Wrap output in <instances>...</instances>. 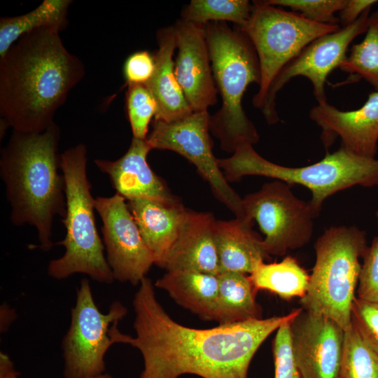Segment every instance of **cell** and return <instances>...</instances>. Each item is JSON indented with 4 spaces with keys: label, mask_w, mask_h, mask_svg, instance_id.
Here are the masks:
<instances>
[{
    "label": "cell",
    "mask_w": 378,
    "mask_h": 378,
    "mask_svg": "<svg viewBox=\"0 0 378 378\" xmlns=\"http://www.w3.org/2000/svg\"><path fill=\"white\" fill-rule=\"evenodd\" d=\"M346 0H267V4L287 7L312 22L325 24H339L335 16Z\"/></svg>",
    "instance_id": "f546056e"
},
{
    "label": "cell",
    "mask_w": 378,
    "mask_h": 378,
    "mask_svg": "<svg viewBox=\"0 0 378 378\" xmlns=\"http://www.w3.org/2000/svg\"><path fill=\"white\" fill-rule=\"evenodd\" d=\"M59 139L55 122L41 133L13 131L1 153L0 174L11 207L10 220L15 225L34 227L43 251L53 246L55 217L64 218L66 213L65 183L59 172Z\"/></svg>",
    "instance_id": "3957f363"
},
{
    "label": "cell",
    "mask_w": 378,
    "mask_h": 378,
    "mask_svg": "<svg viewBox=\"0 0 378 378\" xmlns=\"http://www.w3.org/2000/svg\"><path fill=\"white\" fill-rule=\"evenodd\" d=\"M114 301L106 314L95 304L88 279L81 280L71 312L69 328L62 340L65 378H88L104 373V358L115 343L112 329L127 314Z\"/></svg>",
    "instance_id": "9c48e42d"
},
{
    "label": "cell",
    "mask_w": 378,
    "mask_h": 378,
    "mask_svg": "<svg viewBox=\"0 0 378 378\" xmlns=\"http://www.w3.org/2000/svg\"><path fill=\"white\" fill-rule=\"evenodd\" d=\"M376 216H377V218L378 220V211L376 212Z\"/></svg>",
    "instance_id": "8d00e7d4"
},
{
    "label": "cell",
    "mask_w": 378,
    "mask_h": 378,
    "mask_svg": "<svg viewBox=\"0 0 378 378\" xmlns=\"http://www.w3.org/2000/svg\"><path fill=\"white\" fill-rule=\"evenodd\" d=\"M309 117L321 127V139L326 148L340 137L344 149L374 158L378 142V91L372 92L358 109L343 111L326 102L314 106Z\"/></svg>",
    "instance_id": "2e32d148"
},
{
    "label": "cell",
    "mask_w": 378,
    "mask_h": 378,
    "mask_svg": "<svg viewBox=\"0 0 378 378\" xmlns=\"http://www.w3.org/2000/svg\"><path fill=\"white\" fill-rule=\"evenodd\" d=\"M87 161V148L83 144L60 155L65 183L66 213L62 221L66 234L58 244L65 251L62 256L50 262L48 274L57 280L85 274L97 282L110 284L114 278L95 224L94 198L88 178Z\"/></svg>",
    "instance_id": "5b68a950"
},
{
    "label": "cell",
    "mask_w": 378,
    "mask_h": 378,
    "mask_svg": "<svg viewBox=\"0 0 378 378\" xmlns=\"http://www.w3.org/2000/svg\"><path fill=\"white\" fill-rule=\"evenodd\" d=\"M154 286L165 290L180 306L205 321H214L218 275L192 271H168Z\"/></svg>",
    "instance_id": "7402d4cb"
},
{
    "label": "cell",
    "mask_w": 378,
    "mask_h": 378,
    "mask_svg": "<svg viewBox=\"0 0 378 378\" xmlns=\"http://www.w3.org/2000/svg\"><path fill=\"white\" fill-rule=\"evenodd\" d=\"M209 117L204 111L169 122L154 120L147 143L152 149L169 150L186 158L209 183L215 197L236 218H244L242 199L227 183L213 154Z\"/></svg>",
    "instance_id": "8fae6325"
},
{
    "label": "cell",
    "mask_w": 378,
    "mask_h": 378,
    "mask_svg": "<svg viewBox=\"0 0 378 378\" xmlns=\"http://www.w3.org/2000/svg\"><path fill=\"white\" fill-rule=\"evenodd\" d=\"M252 4L249 20L237 27L251 41L258 57L261 80L252 102L262 111L272 83L284 66L311 42L342 27L312 22L265 1Z\"/></svg>",
    "instance_id": "ba28073f"
},
{
    "label": "cell",
    "mask_w": 378,
    "mask_h": 378,
    "mask_svg": "<svg viewBox=\"0 0 378 378\" xmlns=\"http://www.w3.org/2000/svg\"><path fill=\"white\" fill-rule=\"evenodd\" d=\"M368 248L365 232L355 226L326 229L314 244L316 262L301 307L330 318L345 331L351 328L360 258Z\"/></svg>",
    "instance_id": "52a82bcc"
},
{
    "label": "cell",
    "mask_w": 378,
    "mask_h": 378,
    "mask_svg": "<svg viewBox=\"0 0 378 378\" xmlns=\"http://www.w3.org/2000/svg\"><path fill=\"white\" fill-rule=\"evenodd\" d=\"M0 378H20L14 363L9 356L4 352L0 353ZM88 378H113L110 374H102Z\"/></svg>",
    "instance_id": "d590c367"
},
{
    "label": "cell",
    "mask_w": 378,
    "mask_h": 378,
    "mask_svg": "<svg viewBox=\"0 0 378 378\" xmlns=\"http://www.w3.org/2000/svg\"><path fill=\"white\" fill-rule=\"evenodd\" d=\"M249 277L258 291L265 290L290 300L305 295L310 275L295 258L288 255L279 262L260 263Z\"/></svg>",
    "instance_id": "d4e9b609"
},
{
    "label": "cell",
    "mask_w": 378,
    "mask_h": 378,
    "mask_svg": "<svg viewBox=\"0 0 378 378\" xmlns=\"http://www.w3.org/2000/svg\"><path fill=\"white\" fill-rule=\"evenodd\" d=\"M252 227L253 220L246 218L216 220L214 239L220 272L251 274L260 263L270 259L263 239Z\"/></svg>",
    "instance_id": "44dd1931"
},
{
    "label": "cell",
    "mask_w": 378,
    "mask_h": 378,
    "mask_svg": "<svg viewBox=\"0 0 378 378\" xmlns=\"http://www.w3.org/2000/svg\"><path fill=\"white\" fill-rule=\"evenodd\" d=\"M341 378H378V354L352 325L344 333Z\"/></svg>",
    "instance_id": "83f0119b"
},
{
    "label": "cell",
    "mask_w": 378,
    "mask_h": 378,
    "mask_svg": "<svg viewBox=\"0 0 378 378\" xmlns=\"http://www.w3.org/2000/svg\"><path fill=\"white\" fill-rule=\"evenodd\" d=\"M158 48L153 55L155 70L144 85L154 97L158 111L155 120L173 122L193 113L174 74L173 55L176 48L174 25L164 27L156 33Z\"/></svg>",
    "instance_id": "ffe728a7"
},
{
    "label": "cell",
    "mask_w": 378,
    "mask_h": 378,
    "mask_svg": "<svg viewBox=\"0 0 378 378\" xmlns=\"http://www.w3.org/2000/svg\"><path fill=\"white\" fill-rule=\"evenodd\" d=\"M284 323L276 330L273 342L274 378H302L293 355L290 323Z\"/></svg>",
    "instance_id": "1f68e13d"
},
{
    "label": "cell",
    "mask_w": 378,
    "mask_h": 378,
    "mask_svg": "<svg viewBox=\"0 0 378 378\" xmlns=\"http://www.w3.org/2000/svg\"><path fill=\"white\" fill-rule=\"evenodd\" d=\"M216 219L209 212L190 211L178 239L159 267L168 271L220 274L214 239Z\"/></svg>",
    "instance_id": "ac0fdd59"
},
{
    "label": "cell",
    "mask_w": 378,
    "mask_h": 378,
    "mask_svg": "<svg viewBox=\"0 0 378 378\" xmlns=\"http://www.w3.org/2000/svg\"><path fill=\"white\" fill-rule=\"evenodd\" d=\"M152 150L146 139L132 138L127 151L115 160L96 159L97 167L108 175L116 193L125 200L146 199L162 202L181 200L147 162Z\"/></svg>",
    "instance_id": "e0dca14e"
},
{
    "label": "cell",
    "mask_w": 378,
    "mask_h": 378,
    "mask_svg": "<svg viewBox=\"0 0 378 378\" xmlns=\"http://www.w3.org/2000/svg\"><path fill=\"white\" fill-rule=\"evenodd\" d=\"M370 11V8L366 10L351 24L317 38L284 66L272 83L261 111L268 124L279 122L276 109V94L294 77L308 78L312 84L313 93L318 103L327 102L325 90L327 77L335 68H340L345 60L348 48L353 40L365 33Z\"/></svg>",
    "instance_id": "7c38bea8"
},
{
    "label": "cell",
    "mask_w": 378,
    "mask_h": 378,
    "mask_svg": "<svg viewBox=\"0 0 378 378\" xmlns=\"http://www.w3.org/2000/svg\"><path fill=\"white\" fill-rule=\"evenodd\" d=\"M155 70V60L146 50L130 55L124 65L126 84H145L152 77Z\"/></svg>",
    "instance_id": "836d02e7"
},
{
    "label": "cell",
    "mask_w": 378,
    "mask_h": 378,
    "mask_svg": "<svg viewBox=\"0 0 378 378\" xmlns=\"http://www.w3.org/2000/svg\"><path fill=\"white\" fill-rule=\"evenodd\" d=\"M71 0H44L31 11L0 19V57L22 36L40 29L59 32L67 25V13Z\"/></svg>",
    "instance_id": "cb8c5ba5"
},
{
    "label": "cell",
    "mask_w": 378,
    "mask_h": 378,
    "mask_svg": "<svg viewBox=\"0 0 378 378\" xmlns=\"http://www.w3.org/2000/svg\"><path fill=\"white\" fill-rule=\"evenodd\" d=\"M155 286L144 277L134 295L135 337L113 330L115 344L136 348L144 360L140 378H247L253 357L265 340L301 307L288 314L198 329L176 322L158 302Z\"/></svg>",
    "instance_id": "6da1fadb"
},
{
    "label": "cell",
    "mask_w": 378,
    "mask_h": 378,
    "mask_svg": "<svg viewBox=\"0 0 378 378\" xmlns=\"http://www.w3.org/2000/svg\"><path fill=\"white\" fill-rule=\"evenodd\" d=\"M218 289L214 320L219 325L262 318L256 301L258 290L249 275L225 272L218 275Z\"/></svg>",
    "instance_id": "603a6c76"
},
{
    "label": "cell",
    "mask_w": 378,
    "mask_h": 378,
    "mask_svg": "<svg viewBox=\"0 0 378 378\" xmlns=\"http://www.w3.org/2000/svg\"><path fill=\"white\" fill-rule=\"evenodd\" d=\"M59 33L48 28L29 32L0 57V115L13 131L44 132L85 75L83 63Z\"/></svg>",
    "instance_id": "7a4b0ae2"
},
{
    "label": "cell",
    "mask_w": 378,
    "mask_h": 378,
    "mask_svg": "<svg viewBox=\"0 0 378 378\" xmlns=\"http://www.w3.org/2000/svg\"><path fill=\"white\" fill-rule=\"evenodd\" d=\"M358 295L360 300L378 303V237L373 239L363 257Z\"/></svg>",
    "instance_id": "d6a6232c"
},
{
    "label": "cell",
    "mask_w": 378,
    "mask_h": 378,
    "mask_svg": "<svg viewBox=\"0 0 378 378\" xmlns=\"http://www.w3.org/2000/svg\"><path fill=\"white\" fill-rule=\"evenodd\" d=\"M227 181H238L244 176H261L298 184L312 192L309 201L316 217L326 200L355 186L378 185V160L357 155L342 146L320 161L303 167L275 164L259 155L250 144H241L232 155L217 159Z\"/></svg>",
    "instance_id": "8992f818"
},
{
    "label": "cell",
    "mask_w": 378,
    "mask_h": 378,
    "mask_svg": "<svg viewBox=\"0 0 378 378\" xmlns=\"http://www.w3.org/2000/svg\"><path fill=\"white\" fill-rule=\"evenodd\" d=\"M213 75L222 105L209 117L210 132L222 150L234 153L241 144H255L259 134L242 107L244 94L251 83L260 85L261 72L256 51L248 38L226 22L205 24Z\"/></svg>",
    "instance_id": "277c9868"
},
{
    "label": "cell",
    "mask_w": 378,
    "mask_h": 378,
    "mask_svg": "<svg viewBox=\"0 0 378 378\" xmlns=\"http://www.w3.org/2000/svg\"><path fill=\"white\" fill-rule=\"evenodd\" d=\"M125 200L118 193L97 197L94 207L102 221L106 258L114 280L136 286L146 277L155 259Z\"/></svg>",
    "instance_id": "4fadbf2b"
},
{
    "label": "cell",
    "mask_w": 378,
    "mask_h": 378,
    "mask_svg": "<svg viewBox=\"0 0 378 378\" xmlns=\"http://www.w3.org/2000/svg\"><path fill=\"white\" fill-rule=\"evenodd\" d=\"M377 2V0H346L344 7L338 13L341 27L355 22L366 10L371 8L372 6Z\"/></svg>",
    "instance_id": "e575fe53"
},
{
    "label": "cell",
    "mask_w": 378,
    "mask_h": 378,
    "mask_svg": "<svg viewBox=\"0 0 378 378\" xmlns=\"http://www.w3.org/2000/svg\"><path fill=\"white\" fill-rule=\"evenodd\" d=\"M290 332L302 378H341L345 330L337 322L301 307L290 323Z\"/></svg>",
    "instance_id": "5bb4252c"
},
{
    "label": "cell",
    "mask_w": 378,
    "mask_h": 378,
    "mask_svg": "<svg viewBox=\"0 0 378 378\" xmlns=\"http://www.w3.org/2000/svg\"><path fill=\"white\" fill-rule=\"evenodd\" d=\"M178 54L174 74L193 112L207 111L217 102L216 88L205 25L178 20L174 24Z\"/></svg>",
    "instance_id": "9a60e30c"
},
{
    "label": "cell",
    "mask_w": 378,
    "mask_h": 378,
    "mask_svg": "<svg viewBox=\"0 0 378 378\" xmlns=\"http://www.w3.org/2000/svg\"><path fill=\"white\" fill-rule=\"evenodd\" d=\"M351 318L352 326L362 339L378 354V303L356 298Z\"/></svg>",
    "instance_id": "4dcf8cb0"
},
{
    "label": "cell",
    "mask_w": 378,
    "mask_h": 378,
    "mask_svg": "<svg viewBox=\"0 0 378 378\" xmlns=\"http://www.w3.org/2000/svg\"><path fill=\"white\" fill-rule=\"evenodd\" d=\"M143 240L160 266L178 239L189 216L180 202H162L146 199L127 200Z\"/></svg>",
    "instance_id": "d6986e66"
},
{
    "label": "cell",
    "mask_w": 378,
    "mask_h": 378,
    "mask_svg": "<svg viewBox=\"0 0 378 378\" xmlns=\"http://www.w3.org/2000/svg\"><path fill=\"white\" fill-rule=\"evenodd\" d=\"M340 68L364 78L378 91V10L370 15L363 40L351 47Z\"/></svg>",
    "instance_id": "4316f807"
},
{
    "label": "cell",
    "mask_w": 378,
    "mask_h": 378,
    "mask_svg": "<svg viewBox=\"0 0 378 378\" xmlns=\"http://www.w3.org/2000/svg\"><path fill=\"white\" fill-rule=\"evenodd\" d=\"M126 107L133 137L146 139L148 125L157 113L158 105L144 84L128 85Z\"/></svg>",
    "instance_id": "f1b7e54d"
},
{
    "label": "cell",
    "mask_w": 378,
    "mask_h": 378,
    "mask_svg": "<svg viewBox=\"0 0 378 378\" xmlns=\"http://www.w3.org/2000/svg\"><path fill=\"white\" fill-rule=\"evenodd\" d=\"M245 218L255 220L270 255L282 256L310 241L316 217L309 202L296 197L281 181L265 183L242 199Z\"/></svg>",
    "instance_id": "30bf717a"
},
{
    "label": "cell",
    "mask_w": 378,
    "mask_h": 378,
    "mask_svg": "<svg viewBox=\"0 0 378 378\" xmlns=\"http://www.w3.org/2000/svg\"><path fill=\"white\" fill-rule=\"evenodd\" d=\"M252 9L253 4L247 0H192L181 19L202 25L227 21L240 27L249 20Z\"/></svg>",
    "instance_id": "484cf974"
}]
</instances>
